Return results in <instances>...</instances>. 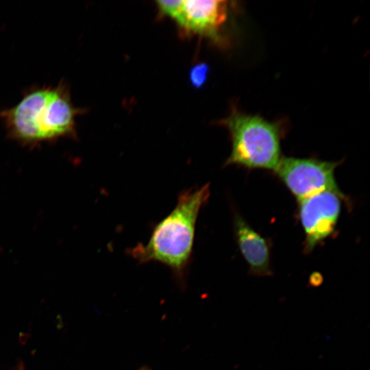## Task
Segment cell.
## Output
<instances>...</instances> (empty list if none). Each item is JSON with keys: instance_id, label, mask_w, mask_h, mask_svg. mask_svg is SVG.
I'll use <instances>...</instances> for the list:
<instances>
[{"instance_id": "1", "label": "cell", "mask_w": 370, "mask_h": 370, "mask_svg": "<svg viewBox=\"0 0 370 370\" xmlns=\"http://www.w3.org/2000/svg\"><path fill=\"white\" fill-rule=\"evenodd\" d=\"M84 112L71 100L67 82L34 86L15 106L0 111L8 136L24 146L36 147L77 137L76 117Z\"/></svg>"}, {"instance_id": "2", "label": "cell", "mask_w": 370, "mask_h": 370, "mask_svg": "<svg viewBox=\"0 0 370 370\" xmlns=\"http://www.w3.org/2000/svg\"><path fill=\"white\" fill-rule=\"evenodd\" d=\"M209 196L208 184L182 192L173 210L154 226L147 242L130 249V254L140 263L156 262L166 266L184 288L197 217Z\"/></svg>"}, {"instance_id": "3", "label": "cell", "mask_w": 370, "mask_h": 370, "mask_svg": "<svg viewBox=\"0 0 370 370\" xmlns=\"http://www.w3.org/2000/svg\"><path fill=\"white\" fill-rule=\"evenodd\" d=\"M221 123L230 134L232 151L225 165H239L247 169H277L282 156V126L263 117L232 108Z\"/></svg>"}, {"instance_id": "4", "label": "cell", "mask_w": 370, "mask_h": 370, "mask_svg": "<svg viewBox=\"0 0 370 370\" xmlns=\"http://www.w3.org/2000/svg\"><path fill=\"white\" fill-rule=\"evenodd\" d=\"M338 162L282 157L275 173L297 199L338 189L334 177Z\"/></svg>"}, {"instance_id": "5", "label": "cell", "mask_w": 370, "mask_h": 370, "mask_svg": "<svg viewBox=\"0 0 370 370\" xmlns=\"http://www.w3.org/2000/svg\"><path fill=\"white\" fill-rule=\"evenodd\" d=\"M344 195L328 190L298 201V218L305 235L304 250L311 252L334 232Z\"/></svg>"}, {"instance_id": "6", "label": "cell", "mask_w": 370, "mask_h": 370, "mask_svg": "<svg viewBox=\"0 0 370 370\" xmlns=\"http://www.w3.org/2000/svg\"><path fill=\"white\" fill-rule=\"evenodd\" d=\"M227 14L226 1L184 0L173 20L184 34H197L218 40Z\"/></svg>"}, {"instance_id": "7", "label": "cell", "mask_w": 370, "mask_h": 370, "mask_svg": "<svg viewBox=\"0 0 370 370\" xmlns=\"http://www.w3.org/2000/svg\"><path fill=\"white\" fill-rule=\"evenodd\" d=\"M234 232L239 250L249 266V274L256 277L271 276L269 242L239 214L234 216Z\"/></svg>"}, {"instance_id": "8", "label": "cell", "mask_w": 370, "mask_h": 370, "mask_svg": "<svg viewBox=\"0 0 370 370\" xmlns=\"http://www.w3.org/2000/svg\"><path fill=\"white\" fill-rule=\"evenodd\" d=\"M209 66L206 63L195 64L190 71L189 79L195 88L201 87L207 80Z\"/></svg>"}, {"instance_id": "9", "label": "cell", "mask_w": 370, "mask_h": 370, "mask_svg": "<svg viewBox=\"0 0 370 370\" xmlns=\"http://www.w3.org/2000/svg\"><path fill=\"white\" fill-rule=\"evenodd\" d=\"M182 1H157L159 12L162 16L175 18L181 7Z\"/></svg>"}, {"instance_id": "10", "label": "cell", "mask_w": 370, "mask_h": 370, "mask_svg": "<svg viewBox=\"0 0 370 370\" xmlns=\"http://www.w3.org/2000/svg\"><path fill=\"white\" fill-rule=\"evenodd\" d=\"M322 277L318 273L312 275L310 278V284L312 286H318L322 283Z\"/></svg>"}, {"instance_id": "11", "label": "cell", "mask_w": 370, "mask_h": 370, "mask_svg": "<svg viewBox=\"0 0 370 370\" xmlns=\"http://www.w3.org/2000/svg\"><path fill=\"white\" fill-rule=\"evenodd\" d=\"M139 370H151V369L147 367H143L140 368Z\"/></svg>"}]
</instances>
